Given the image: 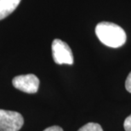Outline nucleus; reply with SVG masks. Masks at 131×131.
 Wrapping results in <instances>:
<instances>
[{
  "instance_id": "f257e3e1",
  "label": "nucleus",
  "mask_w": 131,
  "mask_h": 131,
  "mask_svg": "<svg viewBox=\"0 0 131 131\" xmlns=\"http://www.w3.org/2000/svg\"><path fill=\"white\" fill-rule=\"evenodd\" d=\"M95 33L99 40L110 48H119L126 42V33L118 25L103 21L96 26Z\"/></svg>"
},
{
  "instance_id": "f03ea898",
  "label": "nucleus",
  "mask_w": 131,
  "mask_h": 131,
  "mask_svg": "<svg viewBox=\"0 0 131 131\" xmlns=\"http://www.w3.org/2000/svg\"><path fill=\"white\" fill-rule=\"evenodd\" d=\"M23 124L24 118L20 113L0 109V131H19Z\"/></svg>"
},
{
  "instance_id": "7ed1b4c3",
  "label": "nucleus",
  "mask_w": 131,
  "mask_h": 131,
  "mask_svg": "<svg viewBox=\"0 0 131 131\" xmlns=\"http://www.w3.org/2000/svg\"><path fill=\"white\" fill-rule=\"evenodd\" d=\"M52 54L56 64L72 65L74 59L69 45L61 39H54L52 43Z\"/></svg>"
},
{
  "instance_id": "20e7f679",
  "label": "nucleus",
  "mask_w": 131,
  "mask_h": 131,
  "mask_svg": "<svg viewBox=\"0 0 131 131\" xmlns=\"http://www.w3.org/2000/svg\"><path fill=\"white\" fill-rule=\"evenodd\" d=\"M14 87L22 92L27 94H35L39 87V79L34 74L20 75L14 78L12 81Z\"/></svg>"
},
{
  "instance_id": "39448f33",
  "label": "nucleus",
  "mask_w": 131,
  "mask_h": 131,
  "mask_svg": "<svg viewBox=\"0 0 131 131\" xmlns=\"http://www.w3.org/2000/svg\"><path fill=\"white\" fill-rule=\"evenodd\" d=\"M21 0H0V20L14 12Z\"/></svg>"
},
{
  "instance_id": "423d86ee",
  "label": "nucleus",
  "mask_w": 131,
  "mask_h": 131,
  "mask_svg": "<svg viewBox=\"0 0 131 131\" xmlns=\"http://www.w3.org/2000/svg\"><path fill=\"white\" fill-rule=\"evenodd\" d=\"M78 131H103L101 126L96 123H88L83 127H81Z\"/></svg>"
},
{
  "instance_id": "0eeeda50",
  "label": "nucleus",
  "mask_w": 131,
  "mask_h": 131,
  "mask_svg": "<svg viewBox=\"0 0 131 131\" xmlns=\"http://www.w3.org/2000/svg\"><path fill=\"white\" fill-rule=\"evenodd\" d=\"M124 127L125 131H131V115L126 117L124 123Z\"/></svg>"
},
{
  "instance_id": "6e6552de",
  "label": "nucleus",
  "mask_w": 131,
  "mask_h": 131,
  "mask_svg": "<svg viewBox=\"0 0 131 131\" xmlns=\"http://www.w3.org/2000/svg\"><path fill=\"white\" fill-rule=\"evenodd\" d=\"M125 88H126V90L129 91V93H131V72L127 77L126 82H125Z\"/></svg>"
},
{
  "instance_id": "1a4fd4ad",
  "label": "nucleus",
  "mask_w": 131,
  "mask_h": 131,
  "mask_svg": "<svg viewBox=\"0 0 131 131\" xmlns=\"http://www.w3.org/2000/svg\"><path fill=\"white\" fill-rule=\"evenodd\" d=\"M43 131H63V129H62V128L59 126H51L47 128Z\"/></svg>"
}]
</instances>
